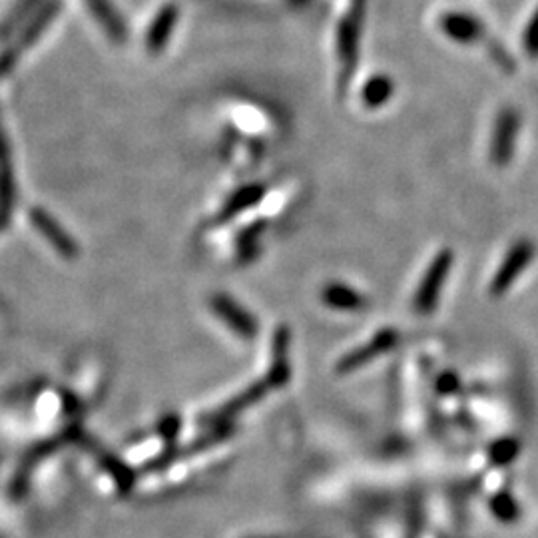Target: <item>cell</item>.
Masks as SVG:
<instances>
[{"instance_id":"cell-1","label":"cell","mask_w":538,"mask_h":538,"mask_svg":"<svg viewBox=\"0 0 538 538\" xmlns=\"http://www.w3.org/2000/svg\"><path fill=\"white\" fill-rule=\"evenodd\" d=\"M365 20V0H351L337 24L335 34V54L339 64V90H345L353 78L357 66L361 26Z\"/></svg>"},{"instance_id":"cell-2","label":"cell","mask_w":538,"mask_h":538,"mask_svg":"<svg viewBox=\"0 0 538 538\" xmlns=\"http://www.w3.org/2000/svg\"><path fill=\"white\" fill-rule=\"evenodd\" d=\"M535 256H537V248L531 240H519L517 244H513L489 281L493 291L501 293L509 289L531 266Z\"/></svg>"},{"instance_id":"cell-3","label":"cell","mask_w":538,"mask_h":538,"mask_svg":"<svg viewBox=\"0 0 538 538\" xmlns=\"http://www.w3.org/2000/svg\"><path fill=\"white\" fill-rule=\"evenodd\" d=\"M30 224L32 228L50 244V248L64 260H76L80 256V246L74 242V238L64 230L62 224L56 222V218L46 212L44 208L34 206L30 210Z\"/></svg>"},{"instance_id":"cell-4","label":"cell","mask_w":538,"mask_h":538,"mask_svg":"<svg viewBox=\"0 0 538 538\" xmlns=\"http://www.w3.org/2000/svg\"><path fill=\"white\" fill-rule=\"evenodd\" d=\"M16 200H18V190H16L14 162H12L6 130L0 118V232L8 228L14 208H16Z\"/></svg>"},{"instance_id":"cell-5","label":"cell","mask_w":538,"mask_h":538,"mask_svg":"<svg viewBox=\"0 0 538 538\" xmlns=\"http://www.w3.org/2000/svg\"><path fill=\"white\" fill-rule=\"evenodd\" d=\"M212 311L240 337L254 339L258 335V321L254 313H250L242 303H238L228 293H216L212 295Z\"/></svg>"},{"instance_id":"cell-6","label":"cell","mask_w":538,"mask_h":538,"mask_svg":"<svg viewBox=\"0 0 538 538\" xmlns=\"http://www.w3.org/2000/svg\"><path fill=\"white\" fill-rule=\"evenodd\" d=\"M453 268V254L451 250H439L437 256L431 258V262L427 264L425 271L419 277V287H417V303L423 307H429L437 301V295L441 291V287L447 283L449 273Z\"/></svg>"},{"instance_id":"cell-7","label":"cell","mask_w":538,"mask_h":538,"mask_svg":"<svg viewBox=\"0 0 538 538\" xmlns=\"http://www.w3.org/2000/svg\"><path fill=\"white\" fill-rule=\"evenodd\" d=\"M519 132V116L515 110H503L497 120H495V132L491 140V158L503 166L511 160L513 148H515V138Z\"/></svg>"},{"instance_id":"cell-8","label":"cell","mask_w":538,"mask_h":538,"mask_svg":"<svg viewBox=\"0 0 538 538\" xmlns=\"http://www.w3.org/2000/svg\"><path fill=\"white\" fill-rule=\"evenodd\" d=\"M180 20V8L176 4H166L158 10L146 32V48L150 54H160L166 50Z\"/></svg>"},{"instance_id":"cell-9","label":"cell","mask_w":538,"mask_h":538,"mask_svg":"<svg viewBox=\"0 0 538 538\" xmlns=\"http://www.w3.org/2000/svg\"><path fill=\"white\" fill-rule=\"evenodd\" d=\"M439 28L445 32L451 40H457L461 44H471L479 42L483 36V26L477 18H473L467 12H455L447 10V14H441L439 18Z\"/></svg>"},{"instance_id":"cell-10","label":"cell","mask_w":538,"mask_h":538,"mask_svg":"<svg viewBox=\"0 0 538 538\" xmlns=\"http://www.w3.org/2000/svg\"><path fill=\"white\" fill-rule=\"evenodd\" d=\"M264 194H266V190H264V186H260V184L244 186L242 190H238V192L226 202L222 214L218 216V222H222V224H224V222H230L232 218H236V216L244 214L246 210L254 208V206L264 198Z\"/></svg>"},{"instance_id":"cell-11","label":"cell","mask_w":538,"mask_h":538,"mask_svg":"<svg viewBox=\"0 0 538 538\" xmlns=\"http://www.w3.org/2000/svg\"><path fill=\"white\" fill-rule=\"evenodd\" d=\"M86 4L108 36L114 40H122L126 36V26L110 0H86Z\"/></svg>"},{"instance_id":"cell-12","label":"cell","mask_w":538,"mask_h":538,"mask_svg":"<svg viewBox=\"0 0 538 538\" xmlns=\"http://www.w3.org/2000/svg\"><path fill=\"white\" fill-rule=\"evenodd\" d=\"M323 301L329 305V307H337V309H353V307H359L363 303V297L359 291H355L353 287L349 285H343L341 281H333L329 283L323 293H321Z\"/></svg>"},{"instance_id":"cell-13","label":"cell","mask_w":538,"mask_h":538,"mask_svg":"<svg viewBox=\"0 0 538 538\" xmlns=\"http://www.w3.org/2000/svg\"><path fill=\"white\" fill-rule=\"evenodd\" d=\"M393 96V82L385 74H375L363 86L361 100L367 108L383 106Z\"/></svg>"},{"instance_id":"cell-14","label":"cell","mask_w":538,"mask_h":538,"mask_svg":"<svg viewBox=\"0 0 538 538\" xmlns=\"http://www.w3.org/2000/svg\"><path fill=\"white\" fill-rule=\"evenodd\" d=\"M46 0H16L6 18L0 22V38H6L18 24L30 20Z\"/></svg>"},{"instance_id":"cell-15","label":"cell","mask_w":538,"mask_h":538,"mask_svg":"<svg viewBox=\"0 0 538 538\" xmlns=\"http://www.w3.org/2000/svg\"><path fill=\"white\" fill-rule=\"evenodd\" d=\"M262 236V228L260 226H250L238 240V254L244 262H250L254 258V254L258 252V240Z\"/></svg>"},{"instance_id":"cell-16","label":"cell","mask_w":538,"mask_h":538,"mask_svg":"<svg viewBox=\"0 0 538 538\" xmlns=\"http://www.w3.org/2000/svg\"><path fill=\"white\" fill-rule=\"evenodd\" d=\"M523 40V46L527 50V54L531 58H537L538 56V8L535 10V14L529 18L527 26H525V32L521 36Z\"/></svg>"}]
</instances>
